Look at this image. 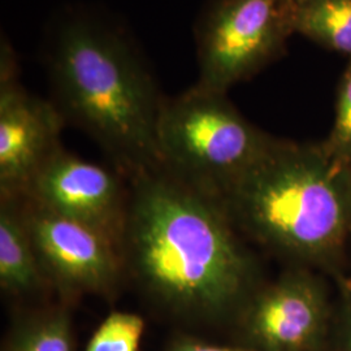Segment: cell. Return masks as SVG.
I'll list each match as a JSON object with an SVG mask.
<instances>
[{"mask_svg": "<svg viewBox=\"0 0 351 351\" xmlns=\"http://www.w3.org/2000/svg\"><path fill=\"white\" fill-rule=\"evenodd\" d=\"M8 351H73L68 311L51 307L24 319L13 332Z\"/></svg>", "mask_w": 351, "mask_h": 351, "instance_id": "cell-12", "label": "cell"}, {"mask_svg": "<svg viewBox=\"0 0 351 351\" xmlns=\"http://www.w3.org/2000/svg\"><path fill=\"white\" fill-rule=\"evenodd\" d=\"M50 287L26 224L21 197L0 199V288L11 297H29Z\"/></svg>", "mask_w": 351, "mask_h": 351, "instance_id": "cell-10", "label": "cell"}, {"mask_svg": "<svg viewBox=\"0 0 351 351\" xmlns=\"http://www.w3.org/2000/svg\"><path fill=\"white\" fill-rule=\"evenodd\" d=\"M275 141L243 117L226 93L197 84L173 98L165 97L158 123L160 168L216 199Z\"/></svg>", "mask_w": 351, "mask_h": 351, "instance_id": "cell-4", "label": "cell"}, {"mask_svg": "<svg viewBox=\"0 0 351 351\" xmlns=\"http://www.w3.org/2000/svg\"><path fill=\"white\" fill-rule=\"evenodd\" d=\"M129 180L121 249L126 274L164 308L219 319L255 293V265L221 202L163 168Z\"/></svg>", "mask_w": 351, "mask_h": 351, "instance_id": "cell-1", "label": "cell"}, {"mask_svg": "<svg viewBox=\"0 0 351 351\" xmlns=\"http://www.w3.org/2000/svg\"><path fill=\"white\" fill-rule=\"evenodd\" d=\"M295 0H207L194 24L202 88L226 93L275 63L295 34Z\"/></svg>", "mask_w": 351, "mask_h": 351, "instance_id": "cell-5", "label": "cell"}, {"mask_svg": "<svg viewBox=\"0 0 351 351\" xmlns=\"http://www.w3.org/2000/svg\"><path fill=\"white\" fill-rule=\"evenodd\" d=\"M345 346H346V350L351 351V303L348 307L346 320H345Z\"/></svg>", "mask_w": 351, "mask_h": 351, "instance_id": "cell-16", "label": "cell"}, {"mask_svg": "<svg viewBox=\"0 0 351 351\" xmlns=\"http://www.w3.org/2000/svg\"><path fill=\"white\" fill-rule=\"evenodd\" d=\"M26 224L51 288L66 300L111 295L126 274L121 242L23 198Z\"/></svg>", "mask_w": 351, "mask_h": 351, "instance_id": "cell-6", "label": "cell"}, {"mask_svg": "<svg viewBox=\"0 0 351 351\" xmlns=\"http://www.w3.org/2000/svg\"><path fill=\"white\" fill-rule=\"evenodd\" d=\"M345 169H346V175H348V178H349V184H350L351 188V165L350 167H346Z\"/></svg>", "mask_w": 351, "mask_h": 351, "instance_id": "cell-17", "label": "cell"}, {"mask_svg": "<svg viewBox=\"0 0 351 351\" xmlns=\"http://www.w3.org/2000/svg\"><path fill=\"white\" fill-rule=\"evenodd\" d=\"M295 1H297V3H298V1H300V0H295Z\"/></svg>", "mask_w": 351, "mask_h": 351, "instance_id": "cell-18", "label": "cell"}, {"mask_svg": "<svg viewBox=\"0 0 351 351\" xmlns=\"http://www.w3.org/2000/svg\"><path fill=\"white\" fill-rule=\"evenodd\" d=\"M329 158L346 168L351 165V60L339 81L332 130L322 143Z\"/></svg>", "mask_w": 351, "mask_h": 351, "instance_id": "cell-14", "label": "cell"}, {"mask_svg": "<svg viewBox=\"0 0 351 351\" xmlns=\"http://www.w3.org/2000/svg\"><path fill=\"white\" fill-rule=\"evenodd\" d=\"M121 175L62 146L42 165L23 198L51 213L95 226L121 242L129 199V188Z\"/></svg>", "mask_w": 351, "mask_h": 351, "instance_id": "cell-7", "label": "cell"}, {"mask_svg": "<svg viewBox=\"0 0 351 351\" xmlns=\"http://www.w3.org/2000/svg\"><path fill=\"white\" fill-rule=\"evenodd\" d=\"M219 201L234 226L301 259L328 258L351 229L346 169L323 145L276 139Z\"/></svg>", "mask_w": 351, "mask_h": 351, "instance_id": "cell-3", "label": "cell"}, {"mask_svg": "<svg viewBox=\"0 0 351 351\" xmlns=\"http://www.w3.org/2000/svg\"><path fill=\"white\" fill-rule=\"evenodd\" d=\"M294 27L297 34L351 60V0H300Z\"/></svg>", "mask_w": 351, "mask_h": 351, "instance_id": "cell-11", "label": "cell"}, {"mask_svg": "<svg viewBox=\"0 0 351 351\" xmlns=\"http://www.w3.org/2000/svg\"><path fill=\"white\" fill-rule=\"evenodd\" d=\"M168 351H255L243 348H233V346H223V345H215L199 341H180L175 343Z\"/></svg>", "mask_w": 351, "mask_h": 351, "instance_id": "cell-15", "label": "cell"}, {"mask_svg": "<svg viewBox=\"0 0 351 351\" xmlns=\"http://www.w3.org/2000/svg\"><path fill=\"white\" fill-rule=\"evenodd\" d=\"M65 125L51 101L26 91L20 73L0 75V194L23 197L34 176L62 147Z\"/></svg>", "mask_w": 351, "mask_h": 351, "instance_id": "cell-8", "label": "cell"}, {"mask_svg": "<svg viewBox=\"0 0 351 351\" xmlns=\"http://www.w3.org/2000/svg\"><path fill=\"white\" fill-rule=\"evenodd\" d=\"M143 330L145 320L142 316L114 311L101 322L85 351H138Z\"/></svg>", "mask_w": 351, "mask_h": 351, "instance_id": "cell-13", "label": "cell"}, {"mask_svg": "<svg viewBox=\"0 0 351 351\" xmlns=\"http://www.w3.org/2000/svg\"><path fill=\"white\" fill-rule=\"evenodd\" d=\"M50 101L126 178L160 168L158 123L165 97L132 33L110 13L69 5L43 40Z\"/></svg>", "mask_w": 351, "mask_h": 351, "instance_id": "cell-2", "label": "cell"}, {"mask_svg": "<svg viewBox=\"0 0 351 351\" xmlns=\"http://www.w3.org/2000/svg\"><path fill=\"white\" fill-rule=\"evenodd\" d=\"M243 324L258 351H314L328 328L326 293L314 277L291 272L254 293Z\"/></svg>", "mask_w": 351, "mask_h": 351, "instance_id": "cell-9", "label": "cell"}]
</instances>
